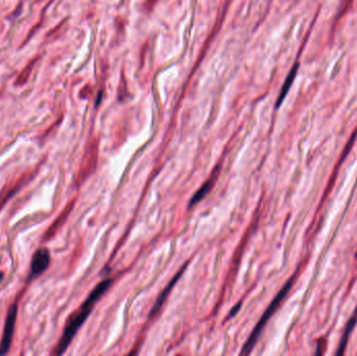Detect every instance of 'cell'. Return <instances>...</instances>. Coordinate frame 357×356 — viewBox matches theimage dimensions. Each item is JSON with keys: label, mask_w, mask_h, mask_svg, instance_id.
Listing matches in <instances>:
<instances>
[{"label": "cell", "mask_w": 357, "mask_h": 356, "mask_svg": "<svg viewBox=\"0 0 357 356\" xmlns=\"http://www.w3.org/2000/svg\"><path fill=\"white\" fill-rule=\"evenodd\" d=\"M356 324H357V307H356V309H355V311L353 313V317L350 320H349V322L347 324L345 332H344V334L342 336V339H340V343L338 345V349H337V352H336L337 355H343L344 354L345 348H346L347 343H348V339H349V337H350L354 327L356 326Z\"/></svg>", "instance_id": "8992f818"}, {"label": "cell", "mask_w": 357, "mask_h": 356, "mask_svg": "<svg viewBox=\"0 0 357 356\" xmlns=\"http://www.w3.org/2000/svg\"><path fill=\"white\" fill-rule=\"evenodd\" d=\"M298 66H299L298 64L295 65V66L293 67V69H291L290 72L288 74V76H287V77L285 79V82H284V84H283V87L281 89V92H280V95H279V99L277 101V104H276V107H277V108H279L281 106V103L283 102L284 99H285V97H286V95H287V93L289 91V89H290L291 85H293V83H294V80H295L296 76H297Z\"/></svg>", "instance_id": "52a82bcc"}, {"label": "cell", "mask_w": 357, "mask_h": 356, "mask_svg": "<svg viewBox=\"0 0 357 356\" xmlns=\"http://www.w3.org/2000/svg\"><path fill=\"white\" fill-rule=\"evenodd\" d=\"M294 284V277L290 278L286 284L282 287V289L279 291V294L275 297L274 300L272 301V303L270 304V306L267 307V309L264 311V313L262 314L261 319L259 320V322L257 323V325L255 326V328L253 329L252 333L249 336L248 341L246 342V344L243 345L241 354L246 355V354H250L252 352V350L254 349V347L256 345V343L258 342V338L260 336L262 330L264 328V326L266 325V323L269 322V320L272 318V315L275 313V311L278 309V307L280 305V303L283 301V299L286 297V295L288 294V291L290 290L291 286Z\"/></svg>", "instance_id": "7a4b0ae2"}, {"label": "cell", "mask_w": 357, "mask_h": 356, "mask_svg": "<svg viewBox=\"0 0 357 356\" xmlns=\"http://www.w3.org/2000/svg\"><path fill=\"white\" fill-rule=\"evenodd\" d=\"M240 306H241V303H239L238 305H236V306H235V307H234V308L232 309V311L230 312V318H233V317H234V315H235V314H236V312H237V311H238V310L240 309Z\"/></svg>", "instance_id": "30bf717a"}, {"label": "cell", "mask_w": 357, "mask_h": 356, "mask_svg": "<svg viewBox=\"0 0 357 356\" xmlns=\"http://www.w3.org/2000/svg\"><path fill=\"white\" fill-rule=\"evenodd\" d=\"M3 277H4V275H3L2 273H0V282H1V281H2Z\"/></svg>", "instance_id": "8fae6325"}, {"label": "cell", "mask_w": 357, "mask_h": 356, "mask_svg": "<svg viewBox=\"0 0 357 356\" xmlns=\"http://www.w3.org/2000/svg\"><path fill=\"white\" fill-rule=\"evenodd\" d=\"M187 263H185L183 266H182V269L180 270V271H178V274L176 275V276L174 277V279L172 280V281H170V283H169V284L163 289V290H162V293H161V295L159 296V298L157 299V301H156V303L155 304H153V308H152V310H151V312H150V317L152 318V317H153V315H155L156 313H157V311L161 308V306L162 305H163V303L165 302V300H166V298H167V296L169 295V293H170V291H172V289H173V287L176 285V283L178 282V279H180V277L182 276V275H183V273H184V271H185V269L186 268H187Z\"/></svg>", "instance_id": "5b68a950"}, {"label": "cell", "mask_w": 357, "mask_h": 356, "mask_svg": "<svg viewBox=\"0 0 357 356\" xmlns=\"http://www.w3.org/2000/svg\"><path fill=\"white\" fill-rule=\"evenodd\" d=\"M213 184H214V180L213 179H210L204 185H203L202 187L198 190V192L196 194H194V196L192 197V199L190 200V202H189V208H191L194 205H197L198 203H200V202L203 199H204L207 196V194L211 191V189H212Z\"/></svg>", "instance_id": "ba28073f"}, {"label": "cell", "mask_w": 357, "mask_h": 356, "mask_svg": "<svg viewBox=\"0 0 357 356\" xmlns=\"http://www.w3.org/2000/svg\"><path fill=\"white\" fill-rule=\"evenodd\" d=\"M34 63L35 62H31L30 65H28V66L22 71V74L20 75V77L18 79V84H22L24 82H26V79L28 78L29 74H30V70H31V65H34Z\"/></svg>", "instance_id": "9c48e42d"}, {"label": "cell", "mask_w": 357, "mask_h": 356, "mask_svg": "<svg viewBox=\"0 0 357 356\" xmlns=\"http://www.w3.org/2000/svg\"><path fill=\"white\" fill-rule=\"evenodd\" d=\"M355 258L357 259V252H356V254H355Z\"/></svg>", "instance_id": "7c38bea8"}, {"label": "cell", "mask_w": 357, "mask_h": 356, "mask_svg": "<svg viewBox=\"0 0 357 356\" xmlns=\"http://www.w3.org/2000/svg\"><path fill=\"white\" fill-rule=\"evenodd\" d=\"M112 283H113L112 280L107 279L102 281L96 285V287H94V289L91 291V294L86 299V301L82 304V306H80L78 311L72 315L67 324V326L65 327L63 335L60 339L58 346H56L55 354L61 355L67 350L68 346L76 336L78 329L83 326V324L89 317V314L91 313L95 303L99 301V299L109 289V287L112 285Z\"/></svg>", "instance_id": "6da1fadb"}, {"label": "cell", "mask_w": 357, "mask_h": 356, "mask_svg": "<svg viewBox=\"0 0 357 356\" xmlns=\"http://www.w3.org/2000/svg\"><path fill=\"white\" fill-rule=\"evenodd\" d=\"M51 262V254L50 251L43 248L38 250L37 252L32 256L31 264H30V277L35 278L39 275L44 273Z\"/></svg>", "instance_id": "277c9868"}, {"label": "cell", "mask_w": 357, "mask_h": 356, "mask_svg": "<svg viewBox=\"0 0 357 356\" xmlns=\"http://www.w3.org/2000/svg\"><path fill=\"white\" fill-rule=\"evenodd\" d=\"M17 312H18L17 304H13L6 315L2 339L1 342H0V355H4L10 350L14 336V329H15L16 319H17Z\"/></svg>", "instance_id": "3957f363"}]
</instances>
